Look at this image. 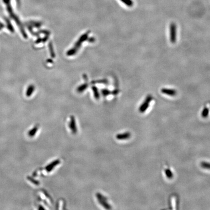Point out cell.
I'll list each match as a JSON object with an SVG mask.
<instances>
[{
  "instance_id": "7a4b0ae2",
  "label": "cell",
  "mask_w": 210,
  "mask_h": 210,
  "mask_svg": "<svg viewBox=\"0 0 210 210\" xmlns=\"http://www.w3.org/2000/svg\"><path fill=\"white\" fill-rule=\"evenodd\" d=\"M179 199L177 195L173 194L171 195L169 198V206L171 209L176 210L178 209L179 204Z\"/></svg>"
},
{
  "instance_id": "5bb4252c",
  "label": "cell",
  "mask_w": 210,
  "mask_h": 210,
  "mask_svg": "<svg viewBox=\"0 0 210 210\" xmlns=\"http://www.w3.org/2000/svg\"><path fill=\"white\" fill-rule=\"evenodd\" d=\"M38 126H36L34 127L32 130H30L29 132H28V135L30 137H33L36 134L37 132L38 131Z\"/></svg>"
},
{
  "instance_id": "ac0fdd59",
  "label": "cell",
  "mask_w": 210,
  "mask_h": 210,
  "mask_svg": "<svg viewBox=\"0 0 210 210\" xmlns=\"http://www.w3.org/2000/svg\"><path fill=\"white\" fill-rule=\"evenodd\" d=\"M87 85H85V84H84V85H83L82 86H81V87H79V88L78 90V91L79 92H83V91L84 90V89L87 88Z\"/></svg>"
},
{
  "instance_id": "52a82bcc",
  "label": "cell",
  "mask_w": 210,
  "mask_h": 210,
  "mask_svg": "<svg viewBox=\"0 0 210 210\" xmlns=\"http://www.w3.org/2000/svg\"><path fill=\"white\" fill-rule=\"evenodd\" d=\"M131 133L129 132H126L125 133L118 134L116 136V138L119 140H124L130 139L131 137Z\"/></svg>"
},
{
  "instance_id": "2e32d148",
  "label": "cell",
  "mask_w": 210,
  "mask_h": 210,
  "mask_svg": "<svg viewBox=\"0 0 210 210\" xmlns=\"http://www.w3.org/2000/svg\"><path fill=\"white\" fill-rule=\"evenodd\" d=\"M27 179H28V181H29L30 182H32V183L36 185H38L39 184V182L38 181H36V180L33 179L32 177H28Z\"/></svg>"
},
{
  "instance_id": "4fadbf2b",
  "label": "cell",
  "mask_w": 210,
  "mask_h": 210,
  "mask_svg": "<svg viewBox=\"0 0 210 210\" xmlns=\"http://www.w3.org/2000/svg\"><path fill=\"white\" fill-rule=\"evenodd\" d=\"M125 5L128 7H132L133 5V1L132 0H120Z\"/></svg>"
},
{
  "instance_id": "7c38bea8",
  "label": "cell",
  "mask_w": 210,
  "mask_h": 210,
  "mask_svg": "<svg viewBox=\"0 0 210 210\" xmlns=\"http://www.w3.org/2000/svg\"><path fill=\"white\" fill-rule=\"evenodd\" d=\"M98 200L99 202V203L102 205L105 209H112V207L110 204H108L107 202V201H105V200H100V199H98Z\"/></svg>"
},
{
  "instance_id": "8992f818",
  "label": "cell",
  "mask_w": 210,
  "mask_h": 210,
  "mask_svg": "<svg viewBox=\"0 0 210 210\" xmlns=\"http://www.w3.org/2000/svg\"><path fill=\"white\" fill-rule=\"evenodd\" d=\"M60 162V161L59 159H56V161H53L51 163H50L47 166H46L45 167V170L47 172H51L54 168L55 166L59 164Z\"/></svg>"
},
{
  "instance_id": "ba28073f",
  "label": "cell",
  "mask_w": 210,
  "mask_h": 210,
  "mask_svg": "<svg viewBox=\"0 0 210 210\" xmlns=\"http://www.w3.org/2000/svg\"><path fill=\"white\" fill-rule=\"evenodd\" d=\"M161 92L163 94H164L169 95V96H175L177 94L176 90H174L173 89H165V88H164V89H162L161 90Z\"/></svg>"
},
{
  "instance_id": "30bf717a",
  "label": "cell",
  "mask_w": 210,
  "mask_h": 210,
  "mask_svg": "<svg viewBox=\"0 0 210 210\" xmlns=\"http://www.w3.org/2000/svg\"><path fill=\"white\" fill-rule=\"evenodd\" d=\"M200 166L202 169L210 171V163L203 161L200 163Z\"/></svg>"
},
{
  "instance_id": "6da1fadb",
  "label": "cell",
  "mask_w": 210,
  "mask_h": 210,
  "mask_svg": "<svg viewBox=\"0 0 210 210\" xmlns=\"http://www.w3.org/2000/svg\"><path fill=\"white\" fill-rule=\"evenodd\" d=\"M163 173L164 177L168 180H172L175 177V173L169 164H165L163 166Z\"/></svg>"
},
{
  "instance_id": "3957f363",
  "label": "cell",
  "mask_w": 210,
  "mask_h": 210,
  "mask_svg": "<svg viewBox=\"0 0 210 210\" xmlns=\"http://www.w3.org/2000/svg\"><path fill=\"white\" fill-rule=\"evenodd\" d=\"M152 100V97L150 95H148L146 97L143 103L142 104L141 106L139 107V110L140 112L143 113L146 112L148 108L150 107V104Z\"/></svg>"
},
{
  "instance_id": "277c9868",
  "label": "cell",
  "mask_w": 210,
  "mask_h": 210,
  "mask_svg": "<svg viewBox=\"0 0 210 210\" xmlns=\"http://www.w3.org/2000/svg\"><path fill=\"white\" fill-rule=\"evenodd\" d=\"M177 39V28L174 23H171L170 26V39L172 43H176Z\"/></svg>"
},
{
  "instance_id": "8fae6325",
  "label": "cell",
  "mask_w": 210,
  "mask_h": 210,
  "mask_svg": "<svg viewBox=\"0 0 210 210\" xmlns=\"http://www.w3.org/2000/svg\"><path fill=\"white\" fill-rule=\"evenodd\" d=\"M35 87L33 85H30L27 88V90L26 91V96L27 97H30L31 95L33 94V92L34 91Z\"/></svg>"
},
{
  "instance_id": "5b68a950",
  "label": "cell",
  "mask_w": 210,
  "mask_h": 210,
  "mask_svg": "<svg viewBox=\"0 0 210 210\" xmlns=\"http://www.w3.org/2000/svg\"><path fill=\"white\" fill-rule=\"evenodd\" d=\"M69 127L72 131V133L75 134L77 132V128L76 126V119L74 117L72 116L71 117V120L69 123Z\"/></svg>"
},
{
  "instance_id": "e0dca14e",
  "label": "cell",
  "mask_w": 210,
  "mask_h": 210,
  "mask_svg": "<svg viewBox=\"0 0 210 210\" xmlns=\"http://www.w3.org/2000/svg\"><path fill=\"white\" fill-rule=\"evenodd\" d=\"M93 89H94V90H93L94 92V96H95V98L96 99H98L99 98V95L97 89L95 87H94Z\"/></svg>"
},
{
  "instance_id": "ffe728a7",
  "label": "cell",
  "mask_w": 210,
  "mask_h": 210,
  "mask_svg": "<svg viewBox=\"0 0 210 210\" xmlns=\"http://www.w3.org/2000/svg\"><path fill=\"white\" fill-rule=\"evenodd\" d=\"M39 210H41H41H45V208H43L42 206H41V205H40V206H39Z\"/></svg>"
},
{
  "instance_id": "d6986e66",
  "label": "cell",
  "mask_w": 210,
  "mask_h": 210,
  "mask_svg": "<svg viewBox=\"0 0 210 210\" xmlns=\"http://www.w3.org/2000/svg\"><path fill=\"white\" fill-rule=\"evenodd\" d=\"M109 92H108V90H103V94L104 95H108Z\"/></svg>"
},
{
  "instance_id": "9a60e30c",
  "label": "cell",
  "mask_w": 210,
  "mask_h": 210,
  "mask_svg": "<svg viewBox=\"0 0 210 210\" xmlns=\"http://www.w3.org/2000/svg\"><path fill=\"white\" fill-rule=\"evenodd\" d=\"M96 196L97 197L98 199H100V200H105V201H107V198L106 197H105V196L102 195V194H100V193H96Z\"/></svg>"
},
{
  "instance_id": "9c48e42d",
  "label": "cell",
  "mask_w": 210,
  "mask_h": 210,
  "mask_svg": "<svg viewBox=\"0 0 210 210\" xmlns=\"http://www.w3.org/2000/svg\"><path fill=\"white\" fill-rule=\"evenodd\" d=\"M210 108L207 106H205L201 112V116L203 119H206L210 114Z\"/></svg>"
}]
</instances>
